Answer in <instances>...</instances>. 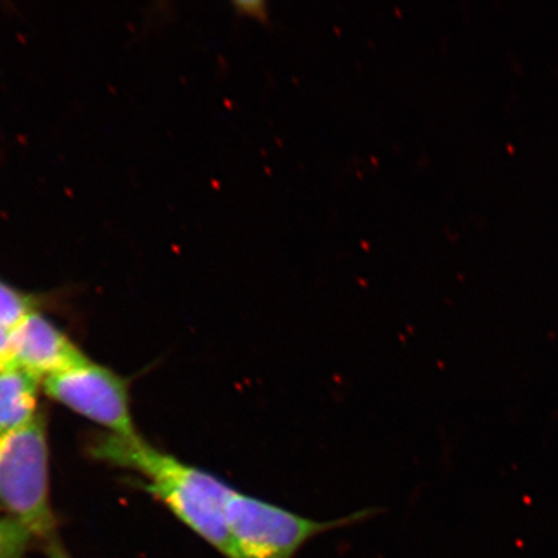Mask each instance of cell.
I'll return each mask as SVG.
<instances>
[{
    "label": "cell",
    "instance_id": "obj_6",
    "mask_svg": "<svg viewBox=\"0 0 558 558\" xmlns=\"http://www.w3.org/2000/svg\"><path fill=\"white\" fill-rule=\"evenodd\" d=\"M41 381L15 365L0 368V432L26 427L40 410Z\"/></svg>",
    "mask_w": 558,
    "mask_h": 558
},
{
    "label": "cell",
    "instance_id": "obj_4",
    "mask_svg": "<svg viewBox=\"0 0 558 558\" xmlns=\"http://www.w3.org/2000/svg\"><path fill=\"white\" fill-rule=\"evenodd\" d=\"M51 400L107 428L110 435L135 437L129 384L93 361L41 383Z\"/></svg>",
    "mask_w": 558,
    "mask_h": 558
},
{
    "label": "cell",
    "instance_id": "obj_8",
    "mask_svg": "<svg viewBox=\"0 0 558 558\" xmlns=\"http://www.w3.org/2000/svg\"><path fill=\"white\" fill-rule=\"evenodd\" d=\"M34 535L20 521L0 518V558H27Z\"/></svg>",
    "mask_w": 558,
    "mask_h": 558
},
{
    "label": "cell",
    "instance_id": "obj_11",
    "mask_svg": "<svg viewBox=\"0 0 558 558\" xmlns=\"http://www.w3.org/2000/svg\"><path fill=\"white\" fill-rule=\"evenodd\" d=\"M46 555L47 558H72L58 538L46 543Z\"/></svg>",
    "mask_w": 558,
    "mask_h": 558
},
{
    "label": "cell",
    "instance_id": "obj_9",
    "mask_svg": "<svg viewBox=\"0 0 558 558\" xmlns=\"http://www.w3.org/2000/svg\"><path fill=\"white\" fill-rule=\"evenodd\" d=\"M13 365H15V362H13L12 353V331L0 326V368Z\"/></svg>",
    "mask_w": 558,
    "mask_h": 558
},
{
    "label": "cell",
    "instance_id": "obj_1",
    "mask_svg": "<svg viewBox=\"0 0 558 558\" xmlns=\"http://www.w3.org/2000/svg\"><path fill=\"white\" fill-rule=\"evenodd\" d=\"M90 453L102 462L142 474L146 492L222 556L234 557L227 520L232 486L213 473L153 448L138 435H104L90 445Z\"/></svg>",
    "mask_w": 558,
    "mask_h": 558
},
{
    "label": "cell",
    "instance_id": "obj_10",
    "mask_svg": "<svg viewBox=\"0 0 558 558\" xmlns=\"http://www.w3.org/2000/svg\"><path fill=\"white\" fill-rule=\"evenodd\" d=\"M236 9L246 15L259 17L260 20L267 19V4L264 2H240L235 3Z\"/></svg>",
    "mask_w": 558,
    "mask_h": 558
},
{
    "label": "cell",
    "instance_id": "obj_7",
    "mask_svg": "<svg viewBox=\"0 0 558 558\" xmlns=\"http://www.w3.org/2000/svg\"><path fill=\"white\" fill-rule=\"evenodd\" d=\"M33 312L37 303L31 296L0 281V326L13 331Z\"/></svg>",
    "mask_w": 558,
    "mask_h": 558
},
{
    "label": "cell",
    "instance_id": "obj_5",
    "mask_svg": "<svg viewBox=\"0 0 558 558\" xmlns=\"http://www.w3.org/2000/svg\"><path fill=\"white\" fill-rule=\"evenodd\" d=\"M13 362L41 383L87 364V355L38 311L12 331Z\"/></svg>",
    "mask_w": 558,
    "mask_h": 558
},
{
    "label": "cell",
    "instance_id": "obj_2",
    "mask_svg": "<svg viewBox=\"0 0 558 558\" xmlns=\"http://www.w3.org/2000/svg\"><path fill=\"white\" fill-rule=\"evenodd\" d=\"M0 509L29 529L35 539L58 538L45 411L24 428L0 432Z\"/></svg>",
    "mask_w": 558,
    "mask_h": 558
},
{
    "label": "cell",
    "instance_id": "obj_3",
    "mask_svg": "<svg viewBox=\"0 0 558 558\" xmlns=\"http://www.w3.org/2000/svg\"><path fill=\"white\" fill-rule=\"evenodd\" d=\"M375 512L369 508L345 518L317 521L235 488L227 504L234 558H294L314 536L354 525L372 518Z\"/></svg>",
    "mask_w": 558,
    "mask_h": 558
}]
</instances>
